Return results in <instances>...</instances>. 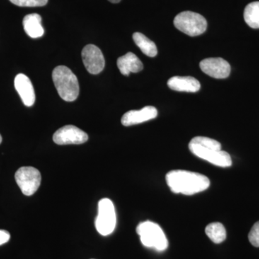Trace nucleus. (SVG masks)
<instances>
[{"label":"nucleus","mask_w":259,"mask_h":259,"mask_svg":"<svg viewBox=\"0 0 259 259\" xmlns=\"http://www.w3.org/2000/svg\"><path fill=\"white\" fill-rule=\"evenodd\" d=\"M166 181L172 192L185 195H193L204 192L210 185V181L207 177L186 170H172L168 172Z\"/></svg>","instance_id":"1"},{"label":"nucleus","mask_w":259,"mask_h":259,"mask_svg":"<svg viewBox=\"0 0 259 259\" xmlns=\"http://www.w3.org/2000/svg\"><path fill=\"white\" fill-rule=\"evenodd\" d=\"M221 143L216 140L197 136L189 144V148L194 156L205 160L213 165L221 167L232 166V159L229 153L221 150Z\"/></svg>","instance_id":"2"},{"label":"nucleus","mask_w":259,"mask_h":259,"mask_svg":"<svg viewBox=\"0 0 259 259\" xmlns=\"http://www.w3.org/2000/svg\"><path fill=\"white\" fill-rule=\"evenodd\" d=\"M53 81L61 99L66 102H73L79 94V84L77 77L71 69L64 66H59L54 69Z\"/></svg>","instance_id":"3"},{"label":"nucleus","mask_w":259,"mask_h":259,"mask_svg":"<svg viewBox=\"0 0 259 259\" xmlns=\"http://www.w3.org/2000/svg\"><path fill=\"white\" fill-rule=\"evenodd\" d=\"M136 232L144 246L154 248L158 251H163L168 248V240L161 227L156 223L151 221L141 223L136 228Z\"/></svg>","instance_id":"4"},{"label":"nucleus","mask_w":259,"mask_h":259,"mask_svg":"<svg viewBox=\"0 0 259 259\" xmlns=\"http://www.w3.org/2000/svg\"><path fill=\"white\" fill-rule=\"evenodd\" d=\"M174 25L181 32L190 36L202 35L207 28V22L202 15L191 11H185L175 17Z\"/></svg>","instance_id":"5"},{"label":"nucleus","mask_w":259,"mask_h":259,"mask_svg":"<svg viewBox=\"0 0 259 259\" xmlns=\"http://www.w3.org/2000/svg\"><path fill=\"white\" fill-rule=\"evenodd\" d=\"M116 226L115 206L110 199L104 198L98 203V214L95 220L97 231L102 236L111 234Z\"/></svg>","instance_id":"6"},{"label":"nucleus","mask_w":259,"mask_h":259,"mask_svg":"<svg viewBox=\"0 0 259 259\" xmlns=\"http://www.w3.org/2000/svg\"><path fill=\"white\" fill-rule=\"evenodd\" d=\"M15 178L18 187L25 196L35 194L41 183L40 171L32 166H23L19 168L15 173Z\"/></svg>","instance_id":"7"},{"label":"nucleus","mask_w":259,"mask_h":259,"mask_svg":"<svg viewBox=\"0 0 259 259\" xmlns=\"http://www.w3.org/2000/svg\"><path fill=\"white\" fill-rule=\"evenodd\" d=\"M88 135L74 125L61 127L54 134L53 140L58 145H79L88 141Z\"/></svg>","instance_id":"8"},{"label":"nucleus","mask_w":259,"mask_h":259,"mask_svg":"<svg viewBox=\"0 0 259 259\" xmlns=\"http://www.w3.org/2000/svg\"><path fill=\"white\" fill-rule=\"evenodd\" d=\"M85 68L92 74H98L103 71L105 61L101 50L96 46L89 44L81 52Z\"/></svg>","instance_id":"9"},{"label":"nucleus","mask_w":259,"mask_h":259,"mask_svg":"<svg viewBox=\"0 0 259 259\" xmlns=\"http://www.w3.org/2000/svg\"><path fill=\"white\" fill-rule=\"evenodd\" d=\"M200 69L214 79H226L231 74V66L222 58H208L201 61Z\"/></svg>","instance_id":"10"},{"label":"nucleus","mask_w":259,"mask_h":259,"mask_svg":"<svg viewBox=\"0 0 259 259\" xmlns=\"http://www.w3.org/2000/svg\"><path fill=\"white\" fill-rule=\"evenodd\" d=\"M158 115L157 109L153 106H146L141 110H131L126 112L121 119L124 126H131L147 122L156 118Z\"/></svg>","instance_id":"11"},{"label":"nucleus","mask_w":259,"mask_h":259,"mask_svg":"<svg viewBox=\"0 0 259 259\" xmlns=\"http://www.w3.org/2000/svg\"><path fill=\"white\" fill-rule=\"evenodd\" d=\"M15 88L24 105L31 107L35 101V91L30 79L23 74H19L15 78Z\"/></svg>","instance_id":"12"},{"label":"nucleus","mask_w":259,"mask_h":259,"mask_svg":"<svg viewBox=\"0 0 259 259\" xmlns=\"http://www.w3.org/2000/svg\"><path fill=\"white\" fill-rule=\"evenodd\" d=\"M168 88L177 92L197 93L200 90L198 80L192 76H173L167 82Z\"/></svg>","instance_id":"13"},{"label":"nucleus","mask_w":259,"mask_h":259,"mask_svg":"<svg viewBox=\"0 0 259 259\" xmlns=\"http://www.w3.org/2000/svg\"><path fill=\"white\" fill-rule=\"evenodd\" d=\"M117 67L121 74L128 76L131 73H138L144 69V65L134 53L129 52L117 59Z\"/></svg>","instance_id":"14"},{"label":"nucleus","mask_w":259,"mask_h":259,"mask_svg":"<svg viewBox=\"0 0 259 259\" xmlns=\"http://www.w3.org/2000/svg\"><path fill=\"white\" fill-rule=\"evenodd\" d=\"M41 20L40 15L36 13L26 15L24 18V30L32 38H38L44 35V29L41 25Z\"/></svg>","instance_id":"15"},{"label":"nucleus","mask_w":259,"mask_h":259,"mask_svg":"<svg viewBox=\"0 0 259 259\" xmlns=\"http://www.w3.org/2000/svg\"><path fill=\"white\" fill-rule=\"evenodd\" d=\"M135 44L148 57H155L158 54L156 44L141 32H135L133 35Z\"/></svg>","instance_id":"16"},{"label":"nucleus","mask_w":259,"mask_h":259,"mask_svg":"<svg viewBox=\"0 0 259 259\" xmlns=\"http://www.w3.org/2000/svg\"><path fill=\"white\" fill-rule=\"evenodd\" d=\"M205 233L209 239L216 244L223 243L226 239V230L221 223H212L209 224L206 227Z\"/></svg>","instance_id":"17"},{"label":"nucleus","mask_w":259,"mask_h":259,"mask_svg":"<svg viewBox=\"0 0 259 259\" xmlns=\"http://www.w3.org/2000/svg\"><path fill=\"white\" fill-rule=\"evenodd\" d=\"M245 23L251 28H259V2H253L245 7L244 10Z\"/></svg>","instance_id":"18"},{"label":"nucleus","mask_w":259,"mask_h":259,"mask_svg":"<svg viewBox=\"0 0 259 259\" xmlns=\"http://www.w3.org/2000/svg\"><path fill=\"white\" fill-rule=\"evenodd\" d=\"M13 4L19 7H42L49 0H10Z\"/></svg>","instance_id":"19"},{"label":"nucleus","mask_w":259,"mask_h":259,"mask_svg":"<svg viewBox=\"0 0 259 259\" xmlns=\"http://www.w3.org/2000/svg\"><path fill=\"white\" fill-rule=\"evenodd\" d=\"M248 240L253 246L259 247V221L255 223L248 234Z\"/></svg>","instance_id":"20"},{"label":"nucleus","mask_w":259,"mask_h":259,"mask_svg":"<svg viewBox=\"0 0 259 259\" xmlns=\"http://www.w3.org/2000/svg\"><path fill=\"white\" fill-rule=\"evenodd\" d=\"M10 239V234L9 232L5 231V230H0V245L8 243Z\"/></svg>","instance_id":"21"},{"label":"nucleus","mask_w":259,"mask_h":259,"mask_svg":"<svg viewBox=\"0 0 259 259\" xmlns=\"http://www.w3.org/2000/svg\"><path fill=\"white\" fill-rule=\"evenodd\" d=\"M110 3H114V4H117V3H120L121 0H108Z\"/></svg>","instance_id":"22"},{"label":"nucleus","mask_w":259,"mask_h":259,"mask_svg":"<svg viewBox=\"0 0 259 259\" xmlns=\"http://www.w3.org/2000/svg\"><path fill=\"white\" fill-rule=\"evenodd\" d=\"M2 141H3V138H2V136L0 135V144H1Z\"/></svg>","instance_id":"23"}]
</instances>
